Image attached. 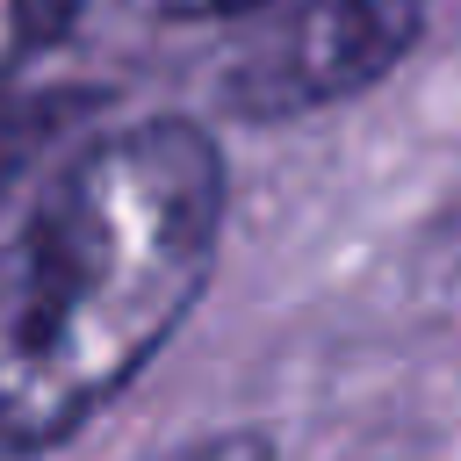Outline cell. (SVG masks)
Segmentation results:
<instances>
[{"instance_id": "cell-1", "label": "cell", "mask_w": 461, "mask_h": 461, "mask_svg": "<svg viewBox=\"0 0 461 461\" xmlns=\"http://www.w3.org/2000/svg\"><path fill=\"white\" fill-rule=\"evenodd\" d=\"M223 238V158L194 122L65 151L0 245V454L72 439L194 310Z\"/></svg>"}, {"instance_id": "cell-5", "label": "cell", "mask_w": 461, "mask_h": 461, "mask_svg": "<svg viewBox=\"0 0 461 461\" xmlns=\"http://www.w3.org/2000/svg\"><path fill=\"white\" fill-rule=\"evenodd\" d=\"M151 14H180V22H209V14H238V7H259V0H144Z\"/></svg>"}, {"instance_id": "cell-3", "label": "cell", "mask_w": 461, "mask_h": 461, "mask_svg": "<svg viewBox=\"0 0 461 461\" xmlns=\"http://www.w3.org/2000/svg\"><path fill=\"white\" fill-rule=\"evenodd\" d=\"M79 108H86L79 94H50V86H22V79L0 86V216L36 194L43 166L72 137V115Z\"/></svg>"}, {"instance_id": "cell-4", "label": "cell", "mask_w": 461, "mask_h": 461, "mask_svg": "<svg viewBox=\"0 0 461 461\" xmlns=\"http://www.w3.org/2000/svg\"><path fill=\"white\" fill-rule=\"evenodd\" d=\"M86 0H0V86H14L50 43L72 36Z\"/></svg>"}, {"instance_id": "cell-2", "label": "cell", "mask_w": 461, "mask_h": 461, "mask_svg": "<svg viewBox=\"0 0 461 461\" xmlns=\"http://www.w3.org/2000/svg\"><path fill=\"white\" fill-rule=\"evenodd\" d=\"M418 0H281L230 50L216 101L245 122L317 115L346 94H367L418 43Z\"/></svg>"}]
</instances>
